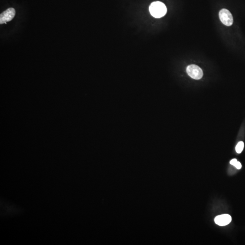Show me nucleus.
<instances>
[{
    "instance_id": "nucleus-1",
    "label": "nucleus",
    "mask_w": 245,
    "mask_h": 245,
    "mask_svg": "<svg viewBox=\"0 0 245 245\" xmlns=\"http://www.w3.org/2000/svg\"><path fill=\"white\" fill-rule=\"evenodd\" d=\"M149 9L151 15L157 18L163 17L167 11L165 5L160 2H153L150 5Z\"/></svg>"
},
{
    "instance_id": "nucleus-2",
    "label": "nucleus",
    "mask_w": 245,
    "mask_h": 245,
    "mask_svg": "<svg viewBox=\"0 0 245 245\" xmlns=\"http://www.w3.org/2000/svg\"><path fill=\"white\" fill-rule=\"evenodd\" d=\"M187 72L189 76L195 80H200L203 76V71L197 65H191L188 66Z\"/></svg>"
},
{
    "instance_id": "nucleus-3",
    "label": "nucleus",
    "mask_w": 245,
    "mask_h": 245,
    "mask_svg": "<svg viewBox=\"0 0 245 245\" xmlns=\"http://www.w3.org/2000/svg\"><path fill=\"white\" fill-rule=\"evenodd\" d=\"M219 17L221 22L226 26H231L233 23L232 14L227 9H222L220 10Z\"/></svg>"
},
{
    "instance_id": "nucleus-4",
    "label": "nucleus",
    "mask_w": 245,
    "mask_h": 245,
    "mask_svg": "<svg viewBox=\"0 0 245 245\" xmlns=\"http://www.w3.org/2000/svg\"><path fill=\"white\" fill-rule=\"evenodd\" d=\"M16 15V11L13 8H9L0 15V24H6L12 21Z\"/></svg>"
},
{
    "instance_id": "nucleus-5",
    "label": "nucleus",
    "mask_w": 245,
    "mask_h": 245,
    "mask_svg": "<svg viewBox=\"0 0 245 245\" xmlns=\"http://www.w3.org/2000/svg\"><path fill=\"white\" fill-rule=\"evenodd\" d=\"M232 218L230 215L227 214L217 216L214 219L216 224L220 226H225L230 223Z\"/></svg>"
},
{
    "instance_id": "nucleus-6",
    "label": "nucleus",
    "mask_w": 245,
    "mask_h": 245,
    "mask_svg": "<svg viewBox=\"0 0 245 245\" xmlns=\"http://www.w3.org/2000/svg\"><path fill=\"white\" fill-rule=\"evenodd\" d=\"M244 147V144L242 141L239 142L237 144L236 147V151L237 153H240L243 150Z\"/></svg>"
},
{
    "instance_id": "nucleus-7",
    "label": "nucleus",
    "mask_w": 245,
    "mask_h": 245,
    "mask_svg": "<svg viewBox=\"0 0 245 245\" xmlns=\"http://www.w3.org/2000/svg\"><path fill=\"white\" fill-rule=\"evenodd\" d=\"M234 166L237 169H240L242 167V164H241L240 162H239L238 161L235 164V165Z\"/></svg>"
},
{
    "instance_id": "nucleus-8",
    "label": "nucleus",
    "mask_w": 245,
    "mask_h": 245,
    "mask_svg": "<svg viewBox=\"0 0 245 245\" xmlns=\"http://www.w3.org/2000/svg\"><path fill=\"white\" fill-rule=\"evenodd\" d=\"M237 162V159L234 158V159H233L232 160H231L230 163V164H231V165L234 166L235 164Z\"/></svg>"
}]
</instances>
